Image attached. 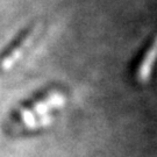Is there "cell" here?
<instances>
[{
  "label": "cell",
  "instance_id": "4",
  "mask_svg": "<svg viewBox=\"0 0 157 157\" xmlns=\"http://www.w3.org/2000/svg\"><path fill=\"white\" fill-rule=\"evenodd\" d=\"M52 121H54V117L48 114V115L41 117V118H36L33 120H29V121H26V122H22V129L36 130L40 128H44V127H48Z\"/></svg>",
  "mask_w": 157,
  "mask_h": 157
},
{
  "label": "cell",
  "instance_id": "2",
  "mask_svg": "<svg viewBox=\"0 0 157 157\" xmlns=\"http://www.w3.org/2000/svg\"><path fill=\"white\" fill-rule=\"evenodd\" d=\"M37 30H39V27H34L32 30H29L27 34H25L22 39L19 41V43L11 50V52L2 58V61L0 63V69L2 71H8L19 61V58L22 56L25 49H27L29 45L32 44L33 40L35 39V36L37 34Z\"/></svg>",
  "mask_w": 157,
  "mask_h": 157
},
{
  "label": "cell",
  "instance_id": "3",
  "mask_svg": "<svg viewBox=\"0 0 157 157\" xmlns=\"http://www.w3.org/2000/svg\"><path fill=\"white\" fill-rule=\"evenodd\" d=\"M157 59V36L152 41L150 47L146 51L144 56L141 61L140 65L136 71V80L141 84H146L149 82V78L151 76L152 67Z\"/></svg>",
  "mask_w": 157,
  "mask_h": 157
},
{
  "label": "cell",
  "instance_id": "1",
  "mask_svg": "<svg viewBox=\"0 0 157 157\" xmlns=\"http://www.w3.org/2000/svg\"><path fill=\"white\" fill-rule=\"evenodd\" d=\"M65 102L67 98L63 93L59 91H51L42 99L34 102L32 106L21 108L19 111V117L21 119V122H26L33 119L48 115L50 111L64 106Z\"/></svg>",
  "mask_w": 157,
  "mask_h": 157
}]
</instances>
